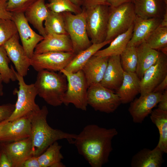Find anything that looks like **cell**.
<instances>
[{
    "label": "cell",
    "instance_id": "obj_9",
    "mask_svg": "<svg viewBox=\"0 0 167 167\" xmlns=\"http://www.w3.org/2000/svg\"><path fill=\"white\" fill-rule=\"evenodd\" d=\"M87 103L95 111L107 113L116 110L121 102L114 92L100 83L92 84L87 90Z\"/></svg>",
    "mask_w": 167,
    "mask_h": 167
},
{
    "label": "cell",
    "instance_id": "obj_7",
    "mask_svg": "<svg viewBox=\"0 0 167 167\" xmlns=\"http://www.w3.org/2000/svg\"><path fill=\"white\" fill-rule=\"evenodd\" d=\"M136 16L133 3L109 6L107 31L105 41L113 40L133 24Z\"/></svg>",
    "mask_w": 167,
    "mask_h": 167
},
{
    "label": "cell",
    "instance_id": "obj_43",
    "mask_svg": "<svg viewBox=\"0 0 167 167\" xmlns=\"http://www.w3.org/2000/svg\"><path fill=\"white\" fill-rule=\"evenodd\" d=\"M167 76L155 88L153 92H161L167 89Z\"/></svg>",
    "mask_w": 167,
    "mask_h": 167
},
{
    "label": "cell",
    "instance_id": "obj_22",
    "mask_svg": "<svg viewBox=\"0 0 167 167\" xmlns=\"http://www.w3.org/2000/svg\"><path fill=\"white\" fill-rule=\"evenodd\" d=\"M164 153L157 146L152 150L144 148L138 152L132 158V167H160L164 160Z\"/></svg>",
    "mask_w": 167,
    "mask_h": 167
},
{
    "label": "cell",
    "instance_id": "obj_37",
    "mask_svg": "<svg viewBox=\"0 0 167 167\" xmlns=\"http://www.w3.org/2000/svg\"><path fill=\"white\" fill-rule=\"evenodd\" d=\"M15 109V105L11 103L0 105V123L7 120L11 116Z\"/></svg>",
    "mask_w": 167,
    "mask_h": 167
},
{
    "label": "cell",
    "instance_id": "obj_17",
    "mask_svg": "<svg viewBox=\"0 0 167 167\" xmlns=\"http://www.w3.org/2000/svg\"><path fill=\"white\" fill-rule=\"evenodd\" d=\"M49 52L73 53L71 41L68 34H49L36 46L34 54Z\"/></svg>",
    "mask_w": 167,
    "mask_h": 167
},
{
    "label": "cell",
    "instance_id": "obj_16",
    "mask_svg": "<svg viewBox=\"0 0 167 167\" xmlns=\"http://www.w3.org/2000/svg\"><path fill=\"white\" fill-rule=\"evenodd\" d=\"M0 148L7 155L13 167H22L23 165L32 154L30 137L7 143H0Z\"/></svg>",
    "mask_w": 167,
    "mask_h": 167
},
{
    "label": "cell",
    "instance_id": "obj_25",
    "mask_svg": "<svg viewBox=\"0 0 167 167\" xmlns=\"http://www.w3.org/2000/svg\"><path fill=\"white\" fill-rule=\"evenodd\" d=\"M136 47L137 63L135 73L141 79L145 71L156 62L160 51L151 48L145 42Z\"/></svg>",
    "mask_w": 167,
    "mask_h": 167
},
{
    "label": "cell",
    "instance_id": "obj_27",
    "mask_svg": "<svg viewBox=\"0 0 167 167\" xmlns=\"http://www.w3.org/2000/svg\"><path fill=\"white\" fill-rule=\"evenodd\" d=\"M112 40L105 41L100 43L92 44L89 47L76 54L64 69L67 71L73 73L82 70L91 57L104 46L110 43Z\"/></svg>",
    "mask_w": 167,
    "mask_h": 167
},
{
    "label": "cell",
    "instance_id": "obj_44",
    "mask_svg": "<svg viewBox=\"0 0 167 167\" xmlns=\"http://www.w3.org/2000/svg\"><path fill=\"white\" fill-rule=\"evenodd\" d=\"M110 6H116L122 4L130 2H132L135 0H107Z\"/></svg>",
    "mask_w": 167,
    "mask_h": 167
},
{
    "label": "cell",
    "instance_id": "obj_24",
    "mask_svg": "<svg viewBox=\"0 0 167 167\" xmlns=\"http://www.w3.org/2000/svg\"><path fill=\"white\" fill-rule=\"evenodd\" d=\"M45 0H38L30 6L24 13L28 22L31 24L44 37L46 36L43 22L49 13Z\"/></svg>",
    "mask_w": 167,
    "mask_h": 167
},
{
    "label": "cell",
    "instance_id": "obj_49",
    "mask_svg": "<svg viewBox=\"0 0 167 167\" xmlns=\"http://www.w3.org/2000/svg\"><path fill=\"white\" fill-rule=\"evenodd\" d=\"M7 120L4 121L0 123V131L4 125L7 122Z\"/></svg>",
    "mask_w": 167,
    "mask_h": 167
},
{
    "label": "cell",
    "instance_id": "obj_11",
    "mask_svg": "<svg viewBox=\"0 0 167 167\" xmlns=\"http://www.w3.org/2000/svg\"><path fill=\"white\" fill-rule=\"evenodd\" d=\"M167 76V55L160 51L156 62L145 71L140 79V96L153 92Z\"/></svg>",
    "mask_w": 167,
    "mask_h": 167
},
{
    "label": "cell",
    "instance_id": "obj_41",
    "mask_svg": "<svg viewBox=\"0 0 167 167\" xmlns=\"http://www.w3.org/2000/svg\"><path fill=\"white\" fill-rule=\"evenodd\" d=\"M0 167H13L12 163L9 157L1 150L0 152Z\"/></svg>",
    "mask_w": 167,
    "mask_h": 167
},
{
    "label": "cell",
    "instance_id": "obj_45",
    "mask_svg": "<svg viewBox=\"0 0 167 167\" xmlns=\"http://www.w3.org/2000/svg\"><path fill=\"white\" fill-rule=\"evenodd\" d=\"M161 27H167V9L164 14L162 21L159 26Z\"/></svg>",
    "mask_w": 167,
    "mask_h": 167
},
{
    "label": "cell",
    "instance_id": "obj_31",
    "mask_svg": "<svg viewBox=\"0 0 167 167\" xmlns=\"http://www.w3.org/2000/svg\"><path fill=\"white\" fill-rule=\"evenodd\" d=\"M120 56L121 64L124 71L135 72L137 63L136 47H127Z\"/></svg>",
    "mask_w": 167,
    "mask_h": 167
},
{
    "label": "cell",
    "instance_id": "obj_28",
    "mask_svg": "<svg viewBox=\"0 0 167 167\" xmlns=\"http://www.w3.org/2000/svg\"><path fill=\"white\" fill-rule=\"evenodd\" d=\"M62 146L57 141L50 145L38 159L41 167H65L62 162L63 156L61 152Z\"/></svg>",
    "mask_w": 167,
    "mask_h": 167
},
{
    "label": "cell",
    "instance_id": "obj_30",
    "mask_svg": "<svg viewBox=\"0 0 167 167\" xmlns=\"http://www.w3.org/2000/svg\"><path fill=\"white\" fill-rule=\"evenodd\" d=\"M44 27L46 35L49 34H68L62 13L55 12L49 9Z\"/></svg>",
    "mask_w": 167,
    "mask_h": 167
},
{
    "label": "cell",
    "instance_id": "obj_39",
    "mask_svg": "<svg viewBox=\"0 0 167 167\" xmlns=\"http://www.w3.org/2000/svg\"><path fill=\"white\" fill-rule=\"evenodd\" d=\"M7 0H0V18L12 20L13 13L6 9Z\"/></svg>",
    "mask_w": 167,
    "mask_h": 167
},
{
    "label": "cell",
    "instance_id": "obj_10",
    "mask_svg": "<svg viewBox=\"0 0 167 167\" xmlns=\"http://www.w3.org/2000/svg\"><path fill=\"white\" fill-rule=\"evenodd\" d=\"M76 55L73 52H66L34 54L30 58L31 66L37 72L42 70L59 72L67 66Z\"/></svg>",
    "mask_w": 167,
    "mask_h": 167
},
{
    "label": "cell",
    "instance_id": "obj_3",
    "mask_svg": "<svg viewBox=\"0 0 167 167\" xmlns=\"http://www.w3.org/2000/svg\"><path fill=\"white\" fill-rule=\"evenodd\" d=\"M34 85L37 95L48 104L57 107L62 104V100L67 88L66 76L47 70L38 72Z\"/></svg>",
    "mask_w": 167,
    "mask_h": 167
},
{
    "label": "cell",
    "instance_id": "obj_15",
    "mask_svg": "<svg viewBox=\"0 0 167 167\" xmlns=\"http://www.w3.org/2000/svg\"><path fill=\"white\" fill-rule=\"evenodd\" d=\"M162 92H151L132 101L128 111L133 122L141 123L160 102Z\"/></svg>",
    "mask_w": 167,
    "mask_h": 167
},
{
    "label": "cell",
    "instance_id": "obj_5",
    "mask_svg": "<svg viewBox=\"0 0 167 167\" xmlns=\"http://www.w3.org/2000/svg\"><path fill=\"white\" fill-rule=\"evenodd\" d=\"M109 6L96 5L84 10L87 32L92 44L105 41L107 31Z\"/></svg>",
    "mask_w": 167,
    "mask_h": 167
},
{
    "label": "cell",
    "instance_id": "obj_13",
    "mask_svg": "<svg viewBox=\"0 0 167 167\" xmlns=\"http://www.w3.org/2000/svg\"><path fill=\"white\" fill-rule=\"evenodd\" d=\"M31 114L7 122L0 131V143L15 141L30 137Z\"/></svg>",
    "mask_w": 167,
    "mask_h": 167
},
{
    "label": "cell",
    "instance_id": "obj_14",
    "mask_svg": "<svg viewBox=\"0 0 167 167\" xmlns=\"http://www.w3.org/2000/svg\"><path fill=\"white\" fill-rule=\"evenodd\" d=\"M19 39L17 32L3 46L10 61L14 64L17 73L24 77L27 75L29 67L31 66L30 58L20 44Z\"/></svg>",
    "mask_w": 167,
    "mask_h": 167
},
{
    "label": "cell",
    "instance_id": "obj_34",
    "mask_svg": "<svg viewBox=\"0 0 167 167\" xmlns=\"http://www.w3.org/2000/svg\"><path fill=\"white\" fill-rule=\"evenodd\" d=\"M145 42L150 47L156 50L167 47V27L158 26L150 35Z\"/></svg>",
    "mask_w": 167,
    "mask_h": 167
},
{
    "label": "cell",
    "instance_id": "obj_50",
    "mask_svg": "<svg viewBox=\"0 0 167 167\" xmlns=\"http://www.w3.org/2000/svg\"><path fill=\"white\" fill-rule=\"evenodd\" d=\"M165 6L167 7V0H162Z\"/></svg>",
    "mask_w": 167,
    "mask_h": 167
},
{
    "label": "cell",
    "instance_id": "obj_42",
    "mask_svg": "<svg viewBox=\"0 0 167 167\" xmlns=\"http://www.w3.org/2000/svg\"><path fill=\"white\" fill-rule=\"evenodd\" d=\"M158 108L164 111H167V90L162 94L160 101L158 103Z\"/></svg>",
    "mask_w": 167,
    "mask_h": 167
},
{
    "label": "cell",
    "instance_id": "obj_8",
    "mask_svg": "<svg viewBox=\"0 0 167 167\" xmlns=\"http://www.w3.org/2000/svg\"><path fill=\"white\" fill-rule=\"evenodd\" d=\"M15 72L18 81L19 88L14 90V94H17V99L15 104L14 110L7 120L8 122L30 115L40 109L35 101L37 93L34 84H27L24 77L15 71Z\"/></svg>",
    "mask_w": 167,
    "mask_h": 167
},
{
    "label": "cell",
    "instance_id": "obj_36",
    "mask_svg": "<svg viewBox=\"0 0 167 167\" xmlns=\"http://www.w3.org/2000/svg\"><path fill=\"white\" fill-rule=\"evenodd\" d=\"M38 0H7V10L11 13H23Z\"/></svg>",
    "mask_w": 167,
    "mask_h": 167
},
{
    "label": "cell",
    "instance_id": "obj_46",
    "mask_svg": "<svg viewBox=\"0 0 167 167\" xmlns=\"http://www.w3.org/2000/svg\"><path fill=\"white\" fill-rule=\"evenodd\" d=\"M3 82L2 78L0 73V96H2L3 94V85L2 84Z\"/></svg>",
    "mask_w": 167,
    "mask_h": 167
},
{
    "label": "cell",
    "instance_id": "obj_38",
    "mask_svg": "<svg viewBox=\"0 0 167 167\" xmlns=\"http://www.w3.org/2000/svg\"><path fill=\"white\" fill-rule=\"evenodd\" d=\"M83 8L86 9L96 5H105L110 6L107 0H80Z\"/></svg>",
    "mask_w": 167,
    "mask_h": 167
},
{
    "label": "cell",
    "instance_id": "obj_47",
    "mask_svg": "<svg viewBox=\"0 0 167 167\" xmlns=\"http://www.w3.org/2000/svg\"><path fill=\"white\" fill-rule=\"evenodd\" d=\"M71 2L74 4L81 7V2L80 0H70Z\"/></svg>",
    "mask_w": 167,
    "mask_h": 167
},
{
    "label": "cell",
    "instance_id": "obj_32",
    "mask_svg": "<svg viewBox=\"0 0 167 167\" xmlns=\"http://www.w3.org/2000/svg\"><path fill=\"white\" fill-rule=\"evenodd\" d=\"M46 3L50 10L58 13L70 12L74 14L80 13L82 11L81 7L78 6L70 0H47Z\"/></svg>",
    "mask_w": 167,
    "mask_h": 167
},
{
    "label": "cell",
    "instance_id": "obj_26",
    "mask_svg": "<svg viewBox=\"0 0 167 167\" xmlns=\"http://www.w3.org/2000/svg\"><path fill=\"white\" fill-rule=\"evenodd\" d=\"M133 24L126 32L116 36L110 42L109 46L97 51L94 55L98 57H110L120 55L127 46L131 38Z\"/></svg>",
    "mask_w": 167,
    "mask_h": 167
},
{
    "label": "cell",
    "instance_id": "obj_6",
    "mask_svg": "<svg viewBox=\"0 0 167 167\" xmlns=\"http://www.w3.org/2000/svg\"><path fill=\"white\" fill-rule=\"evenodd\" d=\"M66 30L71 41L73 53L77 54L90 46L92 43L87 30L84 10L80 13H62Z\"/></svg>",
    "mask_w": 167,
    "mask_h": 167
},
{
    "label": "cell",
    "instance_id": "obj_33",
    "mask_svg": "<svg viewBox=\"0 0 167 167\" xmlns=\"http://www.w3.org/2000/svg\"><path fill=\"white\" fill-rule=\"evenodd\" d=\"M10 60L3 46H0V73L6 84L9 83L11 80L15 81L17 80L15 71L11 66H9Z\"/></svg>",
    "mask_w": 167,
    "mask_h": 167
},
{
    "label": "cell",
    "instance_id": "obj_23",
    "mask_svg": "<svg viewBox=\"0 0 167 167\" xmlns=\"http://www.w3.org/2000/svg\"><path fill=\"white\" fill-rule=\"evenodd\" d=\"M136 15L143 18H162L167 7L162 0H135Z\"/></svg>",
    "mask_w": 167,
    "mask_h": 167
},
{
    "label": "cell",
    "instance_id": "obj_2",
    "mask_svg": "<svg viewBox=\"0 0 167 167\" xmlns=\"http://www.w3.org/2000/svg\"><path fill=\"white\" fill-rule=\"evenodd\" d=\"M48 113L47 107L44 105L31 114L30 138L33 156H39L50 145L59 140L66 139L74 143L77 136V134L51 127L47 122Z\"/></svg>",
    "mask_w": 167,
    "mask_h": 167
},
{
    "label": "cell",
    "instance_id": "obj_21",
    "mask_svg": "<svg viewBox=\"0 0 167 167\" xmlns=\"http://www.w3.org/2000/svg\"><path fill=\"white\" fill-rule=\"evenodd\" d=\"M140 91V79L136 73L124 71L122 83L116 92L121 103L131 102Z\"/></svg>",
    "mask_w": 167,
    "mask_h": 167
},
{
    "label": "cell",
    "instance_id": "obj_12",
    "mask_svg": "<svg viewBox=\"0 0 167 167\" xmlns=\"http://www.w3.org/2000/svg\"><path fill=\"white\" fill-rule=\"evenodd\" d=\"M12 20L15 25L22 45L28 56L31 58L36 46L44 37L32 29L24 13H13Z\"/></svg>",
    "mask_w": 167,
    "mask_h": 167
},
{
    "label": "cell",
    "instance_id": "obj_48",
    "mask_svg": "<svg viewBox=\"0 0 167 167\" xmlns=\"http://www.w3.org/2000/svg\"><path fill=\"white\" fill-rule=\"evenodd\" d=\"M159 51L165 54V55H167V47H166L162 48Z\"/></svg>",
    "mask_w": 167,
    "mask_h": 167
},
{
    "label": "cell",
    "instance_id": "obj_20",
    "mask_svg": "<svg viewBox=\"0 0 167 167\" xmlns=\"http://www.w3.org/2000/svg\"><path fill=\"white\" fill-rule=\"evenodd\" d=\"M109 57H98L93 55L83 67L82 71L88 87L100 83L102 80L106 69Z\"/></svg>",
    "mask_w": 167,
    "mask_h": 167
},
{
    "label": "cell",
    "instance_id": "obj_1",
    "mask_svg": "<svg viewBox=\"0 0 167 167\" xmlns=\"http://www.w3.org/2000/svg\"><path fill=\"white\" fill-rule=\"evenodd\" d=\"M118 134L115 128H106L90 124L77 135L74 144L79 153L92 167H101L109 161L113 149L112 140Z\"/></svg>",
    "mask_w": 167,
    "mask_h": 167
},
{
    "label": "cell",
    "instance_id": "obj_18",
    "mask_svg": "<svg viewBox=\"0 0 167 167\" xmlns=\"http://www.w3.org/2000/svg\"><path fill=\"white\" fill-rule=\"evenodd\" d=\"M162 20L161 18L144 19L136 15L133 23L132 35L127 47H136L145 42Z\"/></svg>",
    "mask_w": 167,
    "mask_h": 167
},
{
    "label": "cell",
    "instance_id": "obj_29",
    "mask_svg": "<svg viewBox=\"0 0 167 167\" xmlns=\"http://www.w3.org/2000/svg\"><path fill=\"white\" fill-rule=\"evenodd\" d=\"M150 119L157 126L160 137L157 146L164 153H167V111L157 108L152 110Z\"/></svg>",
    "mask_w": 167,
    "mask_h": 167
},
{
    "label": "cell",
    "instance_id": "obj_35",
    "mask_svg": "<svg viewBox=\"0 0 167 167\" xmlns=\"http://www.w3.org/2000/svg\"><path fill=\"white\" fill-rule=\"evenodd\" d=\"M15 25L11 19L0 18V46L17 33Z\"/></svg>",
    "mask_w": 167,
    "mask_h": 167
},
{
    "label": "cell",
    "instance_id": "obj_40",
    "mask_svg": "<svg viewBox=\"0 0 167 167\" xmlns=\"http://www.w3.org/2000/svg\"><path fill=\"white\" fill-rule=\"evenodd\" d=\"M22 167H41L37 156L32 155L24 163Z\"/></svg>",
    "mask_w": 167,
    "mask_h": 167
},
{
    "label": "cell",
    "instance_id": "obj_19",
    "mask_svg": "<svg viewBox=\"0 0 167 167\" xmlns=\"http://www.w3.org/2000/svg\"><path fill=\"white\" fill-rule=\"evenodd\" d=\"M124 73L120 55L110 56L104 76L100 83L109 89L116 91L122 83Z\"/></svg>",
    "mask_w": 167,
    "mask_h": 167
},
{
    "label": "cell",
    "instance_id": "obj_4",
    "mask_svg": "<svg viewBox=\"0 0 167 167\" xmlns=\"http://www.w3.org/2000/svg\"><path fill=\"white\" fill-rule=\"evenodd\" d=\"M59 72L66 76L67 81V89L62 104L66 106L71 104L78 109L86 111L88 87L82 71L73 73L62 69Z\"/></svg>",
    "mask_w": 167,
    "mask_h": 167
}]
</instances>
